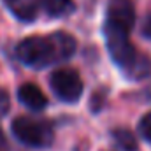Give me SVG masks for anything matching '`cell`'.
<instances>
[{"label":"cell","instance_id":"6da1fadb","mask_svg":"<svg viewBox=\"0 0 151 151\" xmlns=\"http://www.w3.org/2000/svg\"><path fill=\"white\" fill-rule=\"evenodd\" d=\"M76 51V39L65 32H55L51 35H35L21 40L16 47L19 62L28 67L44 69L63 60H69Z\"/></svg>","mask_w":151,"mask_h":151},{"label":"cell","instance_id":"7a4b0ae2","mask_svg":"<svg viewBox=\"0 0 151 151\" xmlns=\"http://www.w3.org/2000/svg\"><path fill=\"white\" fill-rule=\"evenodd\" d=\"M12 134L18 141L32 148H46L53 142V128L30 116H19L12 121Z\"/></svg>","mask_w":151,"mask_h":151},{"label":"cell","instance_id":"3957f363","mask_svg":"<svg viewBox=\"0 0 151 151\" xmlns=\"http://www.w3.org/2000/svg\"><path fill=\"white\" fill-rule=\"evenodd\" d=\"M51 90L63 102H77L83 93V81L72 69H56L49 77Z\"/></svg>","mask_w":151,"mask_h":151},{"label":"cell","instance_id":"277c9868","mask_svg":"<svg viewBox=\"0 0 151 151\" xmlns=\"http://www.w3.org/2000/svg\"><path fill=\"white\" fill-rule=\"evenodd\" d=\"M135 23L134 4L130 0H111L107 5V21L106 25L130 32Z\"/></svg>","mask_w":151,"mask_h":151},{"label":"cell","instance_id":"5b68a950","mask_svg":"<svg viewBox=\"0 0 151 151\" xmlns=\"http://www.w3.org/2000/svg\"><path fill=\"white\" fill-rule=\"evenodd\" d=\"M18 99H19V102H21L25 107H28V109H32V111H40V109H44L46 104H47L46 95L42 93V90H40L39 86H35V84H32V83H25V84L19 86V90H18Z\"/></svg>","mask_w":151,"mask_h":151},{"label":"cell","instance_id":"8992f818","mask_svg":"<svg viewBox=\"0 0 151 151\" xmlns=\"http://www.w3.org/2000/svg\"><path fill=\"white\" fill-rule=\"evenodd\" d=\"M5 7L12 12L14 18L19 21H34L37 18V0H4Z\"/></svg>","mask_w":151,"mask_h":151},{"label":"cell","instance_id":"52a82bcc","mask_svg":"<svg viewBox=\"0 0 151 151\" xmlns=\"http://www.w3.org/2000/svg\"><path fill=\"white\" fill-rule=\"evenodd\" d=\"M37 2L46 9V12L49 16H55V18L69 16L74 11L72 0H37Z\"/></svg>","mask_w":151,"mask_h":151},{"label":"cell","instance_id":"ba28073f","mask_svg":"<svg viewBox=\"0 0 151 151\" xmlns=\"http://www.w3.org/2000/svg\"><path fill=\"white\" fill-rule=\"evenodd\" d=\"M114 142L121 148L123 151H135L137 150V141L134 137V134L127 128H118L113 132Z\"/></svg>","mask_w":151,"mask_h":151},{"label":"cell","instance_id":"9c48e42d","mask_svg":"<svg viewBox=\"0 0 151 151\" xmlns=\"http://www.w3.org/2000/svg\"><path fill=\"white\" fill-rule=\"evenodd\" d=\"M139 134H141L146 141L151 142V113L144 114V116L141 118V121H139Z\"/></svg>","mask_w":151,"mask_h":151},{"label":"cell","instance_id":"30bf717a","mask_svg":"<svg viewBox=\"0 0 151 151\" xmlns=\"http://www.w3.org/2000/svg\"><path fill=\"white\" fill-rule=\"evenodd\" d=\"M9 111V95L5 90L0 88V118L5 116V113Z\"/></svg>","mask_w":151,"mask_h":151},{"label":"cell","instance_id":"8fae6325","mask_svg":"<svg viewBox=\"0 0 151 151\" xmlns=\"http://www.w3.org/2000/svg\"><path fill=\"white\" fill-rule=\"evenodd\" d=\"M142 35L146 39H151V14L144 19V23H142Z\"/></svg>","mask_w":151,"mask_h":151},{"label":"cell","instance_id":"7c38bea8","mask_svg":"<svg viewBox=\"0 0 151 151\" xmlns=\"http://www.w3.org/2000/svg\"><path fill=\"white\" fill-rule=\"evenodd\" d=\"M0 151H7V141H5L2 130H0Z\"/></svg>","mask_w":151,"mask_h":151}]
</instances>
